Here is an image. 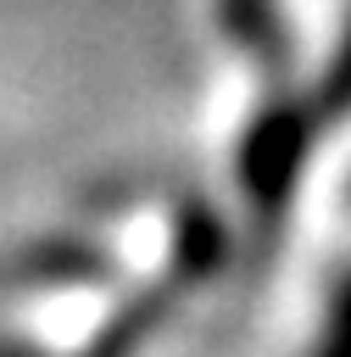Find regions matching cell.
<instances>
[{"label":"cell","instance_id":"277c9868","mask_svg":"<svg viewBox=\"0 0 351 357\" xmlns=\"http://www.w3.org/2000/svg\"><path fill=\"white\" fill-rule=\"evenodd\" d=\"M312 106H318L323 123L351 117V17H345V28H340V39H334L323 73L312 78Z\"/></svg>","mask_w":351,"mask_h":357},{"label":"cell","instance_id":"6da1fadb","mask_svg":"<svg viewBox=\"0 0 351 357\" xmlns=\"http://www.w3.org/2000/svg\"><path fill=\"white\" fill-rule=\"evenodd\" d=\"M318 106L312 95H273L240 134V156H234V173H240V190H245V206L256 212L262 229H273L290 201H295V184H301V167H306V151L318 139Z\"/></svg>","mask_w":351,"mask_h":357},{"label":"cell","instance_id":"7a4b0ae2","mask_svg":"<svg viewBox=\"0 0 351 357\" xmlns=\"http://www.w3.org/2000/svg\"><path fill=\"white\" fill-rule=\"evenodd\" d=\"M217 22L256 67L279 73L290 61V22H284L279 0H217Z\"/></svg>","mask_w":351,"mask_h":357},{"label":"cell","instance_id":"3957f363","mask_svg":"<svg viewBox=\"0 0 351 357\" xmlns=\"http://www.w3.org/2000/svg\"><path fill=\"white\" fill-rule=\"evenodd\" d=\"M228 257V229L212 206L189 201L173 218V279H206Z\"/></svg>","mask_w":351,"mask_h":357},{"label":"cell","instance_id":"5b68a950","mask_svg":"<svg viewBox=\"0 0 351 357\" xmlns=\"http://www.w3.org/2000/svg\"><path fill=\"white\" fill-rule=\"evenodd\" d=\"M312 357H351V273L340 279V290L329 301V318H323V335H318Z\"/></svg>","mask_w":351,"mask_h":357}]
</instances>
